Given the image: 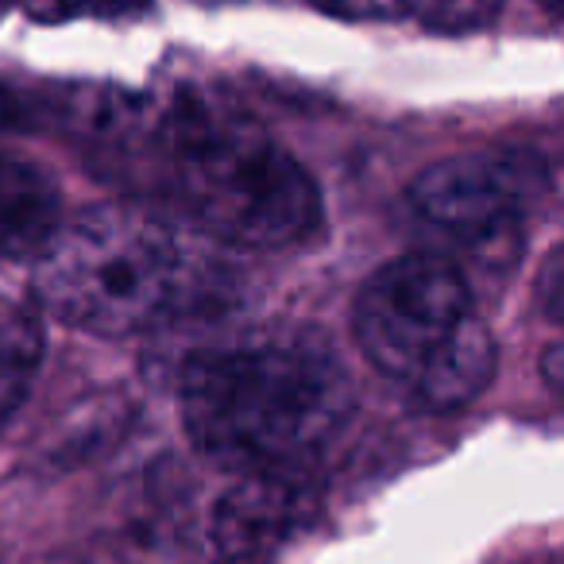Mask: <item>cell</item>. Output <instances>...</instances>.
<instances>
[{
	"label": "cell",
	"instance_id": "obj_4",
	"mask_svg": "<svg viewBox=\"0 0 564 564\" xmlns=\"http://www.w3.org/2000/svg\"><path fill=\"white\" fill-rule=\"evenodd\" d=\"M356 345L368 364L430 410H456L491 387L499 348L464 267L445 251H406L356 294Z\"/></svg>",
	"mask_w": 564,
	"mask_h": 564
},
{
	"label": "cell",
	"instance_id": "obj_13",
	"mask_svg": "<svg viewBox=\"0 0 564 564\" xmlns=\"http://www.w3.org/2000/svg\"><path fill=\"white\" fill-rule=\"evenodd\" d=\"M541 376H545L549 391H561V376H564V368H561V345H556V340L545 348V356H541Z\"/></svg>",
	"mask_w": 564,
	"mask_h": 564
},
{
	"label": "cell",
	"instance_id": "obj_6",
	"mask_svg": "<svg viewBox=\"0 0 564 564\" xmlns=\"http://www.w3.org/2000/svg\"><path fill=\"white\" fill-rule=\"evenodd\" d=\"M310 510V491L286 471L243 476L232 491L220 495L209 518L213 564H256L291 538Z\"/></svg>",
	"mask_w": 564,
	"mask_h": 564
},
{
	"label": "cell",
	"instance_id": "obj_10",
	"mask_svg": "<svg viewBox=\"0 0 564 564\" xmlns=\"http://www.w3.org/2000/svg\"><path fill=\"white\" fill-rule=\"evenodd\" d=\"M66 117V101L43 94H28L20 86L0 82V132H35Z\"/></svg>",
	"mask_w": 564,
	"mask_h": 564
},
{
	"label": "cell",
	"instance_id": "obj_8",
	"mask_svg": "<svg viewBox=\"0 0 564 564\" xmlns=\"http://www.w3.org/2000/svg\"><path fill=\"white\" fill-rule=\"evenodd\" d=\"M340 20H406L430 32H479L502 17L507 0H310Z\"/></svg>",
	"mask_w": 564,
	"mask_h": 564
},
{
	"label": "cell",
	"instance_id": "obj_15",
	"mask_svg": "<svg viewBox=\"0 0 564 564\" xmlns=\"http://www.w3.org/2000/svg\"><path fill=\"white\" fill-rule=\"evenodd\" d=\"M12 9V0H0V20H4V12Z\"/></svg>",
	"mask_w": 564,
	"mask_h": 564
},
{
	"label": "cell",
	"instance_id": "obj_5",
	"mask_svg": "<svg viewBox=\"0 0 564 564\" xmlns=\"http://www.w3.org/2000/svg\"><path fill=\"white\" fill-rule=\"evenodd\" d=\"M549 189V171L538 151L510 148L484 155H453L425 166L406 189L414 217L430 232L479 263H514L522 225Z\"/></svg>",
	"mask_w": 564,
	"mask_h": 564
},
{
	"label": "cell",
	"instance_id": "obj_3",
	"mask_svg": "<svg viewBox=\"0 0 564 564\" xmlns=\"http://www.w3.org/2000/svg\"><path fill=\"white\" fill-rule=\"evenodd\" d=\"M35 259L40 306L89 337L155 333L213 291L209 259L135 205H94L63 220Z\"/></svg>",
	"mask_w": 564,
	"mask_h": 564
},
{
	"label": "cell",
	"instance_id": "obj_2",
	"mask_svg": "<svg viewBox=\"0 0 564 564\" xmlns=\"http://www.w3.org/2000/svg\"><path fill=\"white\" fill-rule=\"evenodd\" d=\"M178 414L205 460L240 476L291 471L348 422L352 379L317 333L263 329L189 356Z\"/></svg>",
	"mask_w": 564,
	"mask_h": 564
},
{
	"label": "cell",
	"instance_id": "obj_11",
	"mask_svg": "<svg viewBox=\"0 0 564 564\" xmlns=\"http://www.w3.org/2000/svg\"><path fill=\"white\" fill-rule=\"evenodd\" d=\"M151 0H24V9L43 24H63V20H117L135 17Z\"/></svg>",
	"mask_w": 564,
	"mask_h": 564
},
{
	"label": "cell",
	"instance_id": "obj_7",
	"mask_svg": "<svg viewBox=\"0 0 564 564\" xmlns=\"http://www.w3.org/2000/svg\"><path fill=\"white\" fill-rule=\"evenodd\" d=\"M63 225V197L47 171L0 151V259L40 256Z\"/></svg>",
	"mask_w": 564,
	"mask_h": 564
},
{
	"label": "cell",
	"instance_id": "obj_9",
	"mask_svg": "<svg viewBox=\"0 0 564 564\" xmlns=\"http://www.w3.org/2000/svg\"><path fill=\"white\" fill-rule=\"evenodd\" d=\"M43 364V325L24 302L0 294V430L20 414Z\"/></svg>",
	"mask_w": 564,
	"mask_h": 564
},
{
	"label": "cell",
	"instance_id": "obj_12",
	"mask_svg": "<svg viewBox=\"0 0 564 564\" xmlns=\"http://www.w3.org/2000/svg\"><path fill=\"white\" fill-rule=\"evenodd\" d=\"M538 302L545 310L549 322H561L564 314V256L561 248H553L541 263V274H538Z\"/></svg>",
	"mask_w": 564,
	"mask_h": 564
},
{
	"label": "cell",
	"instance_id": "obj_14",
	"mask_svg": "<svg viewBox=\"0 0 564 564\" xmlns=\"http://www.w3.org/2000/svg\"><path fill=\"white\" fill-rule=\"evenodd\" d=\"M538 4L549 12V17H561V0H538Z\"/></svg>",
	"mask_w": 564,
	"mask_h": 564
},
{
	"label": "cell",
	"instance_id": "obj_1",
	"mask_svg": "<svg viewBox=\"0 0 564 564\" xmlns=\"http://www.w3.org/2000/svg\"><path fill=\"white\" fill-rule=\"evenodd\" d=\"M66 120L135 166L202 236L243 251H291L322 228L306 166L240 105L197 86L159 97L89 94Z\"/></svg>",
	"mask_w": 564,
	"mask_h": 564
}]
</instances>
